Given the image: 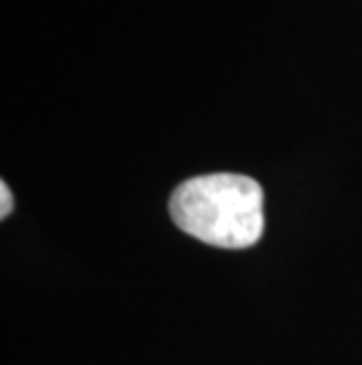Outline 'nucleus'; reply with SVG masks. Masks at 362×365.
<instances>
[{
  "label": "nucleus",
  "mask_w": 362,
  "mask_h": 365,
  "mask_svg": "<svg viewBox=\"0 0 362 365\" xmlns=\"http://www.w3.org/2000/svg\"><path fill=\"white\" fill-rule=\"evenodd\" d=\"M169 215L191 238L226 250H245L264 234V189L245 175H200L176 186Z\"/></svg>",
  "instance_id": "1"
},
{
  "label": "nucleus",
  "mask_w": 362,
  "mask_h": 365,
  "mask_svg": "<svg viewBox=\"0 0 362 365\" xmlns=\"http://www.w3.org/2000/svg\"><path fill=\"white\" fill-rule=\"evenodd\" d=\"M12 212V191L7 189V184H0V217H5Z\"/></svg>",
  "instance_id": "2"
}]
</instances>
